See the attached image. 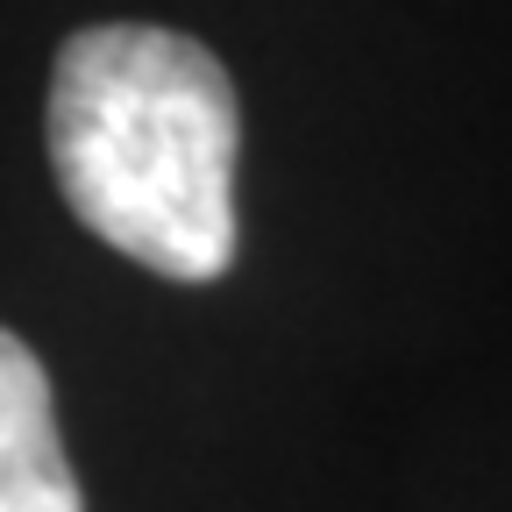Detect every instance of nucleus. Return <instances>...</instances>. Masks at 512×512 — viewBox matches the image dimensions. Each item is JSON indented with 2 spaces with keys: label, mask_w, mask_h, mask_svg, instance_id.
Wrapping results in <instances>:
<instances>
[{
  "label": "nucleus",
  "mask_w": 512,
  "mask_h": 512,
  "mask_svg": "<svg viewBox=\"0 0 512 512\" xmlns=\"http://www.w3.org/2000/svg\"><path fill=\"white\" fill-rule=\"evenodd\" d=\"M0 512H86L57 441L50 377L22 335L0 328Z\"/></svg>",
  "instance_id": "2"
},
{
  "label": "nucleus",
  "mask_w": 512,
  "mask_h": 512,
  "mask_svg": "<svg viewBox=\"0 0 512 512\" xmlns=\"http://www.w3.org/2000/svg\"><path fill=\"white\" fill-rule=\"evenodd\" d=\"M50 171L72 214L143 271L214 285L235 264V86L207 43L100 22L57 50Z\"/></svg>",
  "instance_id": "1"
}]
</instances>
